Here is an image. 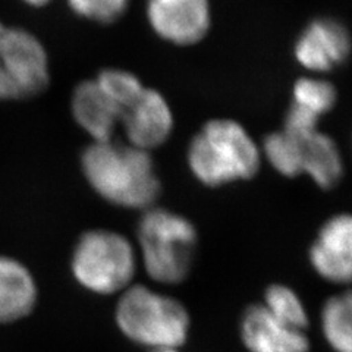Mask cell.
I'll return each mask as SVG.
<instances>
[{
    "mask_svg": "<svg viewBox=\"0 0 352 352\" xmlns=\"http://www.w3.org/2000/svg\"><path fill=\"white\" fill-rule=\"evenodd\" d=\"M188 166L197 181L216 188L247 181L260 169L261 153L248 131L234 119H212L188 146Z\"/></svg>",
    "mask_w": 352,
    "mask_h": 352,
    "instance_id": "cell-2",
    "label": "cell"
},
{
    "mask_svg": "<svg viewBox=\"0 0 352 352\" xmlns=\"http://www.w3.org/2000/svg\"><path fill=\"white\" fill-rule=\"evenodd\" d=\"M84 178L104 201L124 208H150L160 194L148 151L124 142H91L81 154Z\"/></svg>",
    "mask_w": 352,
    "mask_h": 352,
    "instance_id": "cell-1",
    "label": "cell"
},
{
    "mask_svg": "<svg viewBox=\"0 0 352 352\" xmlns=\"http://www.w3.org/2000/svg\"><path fill=\"white\" fill-rule=\"evenodd\" d=\"M352 50L348 28L335 18H316L308 24L294 46L295 59L311 72H330L346 62Z\"/></svg>",
    "mask_w": 352,
    "mask_h": 352,
    "instance_id": "cell-9",
    "label": "cell"
},
{
    "mask_svg": "<svg viewBox=\"0 0 352 352\" xmlns=\"http://www.w3.org/2000/svg\"><path fill=\"white\" fill-rule=\"evenodd\" d=\"M322 327L329 345L336 352H352V289L326 302Z\"/></svg>",
    "mask_w": 352,
    "mask_h": 352,
    "instance_id": "cell-16",
    "label": "cell"
},
{
    "mask_svg": "<svg viewBox=\"0 0 352 352\" xmlns=\"http://www.w3.org/2000/svg\"><path fill=\"white\" fill-rule=\"evenodd\" d=\"M146 14L151 30L176 46L201 41L212 25L208 0H147Z\"/></svg>",
    "mask_w": 352,
    "mask_h": 352,
    "instance_id": "cell-8",
    "label": "cell"
},
{
    "mask_svg": "<svg viewBox=\"0 0 352 352\" xmlns=\"http://www.w3.org/2000/svg\"><path fill=\"white\" fill-rule=\"evenodd\" d=\"M74 278L87 291L110 295L129 288L137 270L134 247L122 235L107 229L82 234L72 251Z\"/></svg>",
    "mask_w": 352,
    "mask_h": 352,
    "instance_id": "cell-5",
    "label": "cell"
},
{
    "mask_svg": "<svg viewBox=\"0 0 352 352\" xmlns=\"http://www.w3.org/2000/svg\"><path fill=\"white\" fill-rule=\"evenodd\" d=\"M137 235L142 264L151 279L173 285L186 278L197 248V232L188 219L150 207L140 220Z\"/></svg>",
    "mask_w": 352,
    "mask_h": 352,
    "instance_id": "cell-4",
    "label": "cell"
},
{
    "mask_svg": "<svg viewBox=\"0 0 352 352\" xmlns=\"http://www.w3.org/2000/svg\"><path fill=\"white\" fill-rule=\"evenodd\" d=\"M128 144L151 151L168 141L173 129V113L166 98L154 88L144 91L120 118Z\"/></svg>",
    "mask_w": 352,
    "mask_h": 352,
    "instance_id": "cell-10",
    "label": "cell"
},
{
    "mask_svg": "<svg viewBox=\"0 0 352 352\" xmlns=\"http://www.w3.org/2000/svg\"><path fill=\"white\" fill-rule=\"evenodd\" d=\"M338 93L332 82L316 76H304L295 82L292 103L286 113L283 129L308 132L318 129L320 119L336 104Z\"/></svg>",
    "mask_w": 352,
    "mask_h": 352,
    "instance_id": "cell-14",
    "label": "cell"
},
{
    "mask_svg": "<svg viewBox=\"0 0 352 352\" xmlns=\"http://www.w3.org/2000/svg\"><path fill=\"white\" fill-rule=\"evenodd\" d=\"M49 84V56L38 37L0 21V102L27 100Z\"/></svg>",
    "mask_w": 352,
    "mask_h": 352,
    "instance_id": "cell-7",
    "label": "cell"
},
{
    "mask_svg": "<svg viewBox=\"0 0 352 352\" xmlns=\"http://www.w3.org/2000/svg\"><path fill=\"white\" fill-rule=\"evenodd\" d=\"M94 80L109 100L118 109L120 118L146 88L135 74L119 68L103 69Z\"/></svg>",
    "mask_w": 352,
    "mask_h": 352,
    "instance_id": "cell-17",
    "label": "cell"
},
{
    "mask_svg": "<svg viewBox=\"0 0 352 352\" xmlns=\"http://www.w3.org/2000/svg\"><path fill=\"white\" fill-rule=\"evenodd\" d=\"M241 336L250 352H308L310 340L296 329L272 314L263 304L252 305L241 323Z\"/></svg>",
    "mask_w": 352,
    "mask_h": 352,
    "instance_id": "cell-12",
    "label": "cell"
},
{
    "mask_svg": "<svg viewBox=\"0 0 352 352\" xmlns=\"http://www.w3.org/2000/svg\"><path fill=\"white\" fill-rule=\"evenodd\" d=\"M21 2H24L25 5H28L31 8H41V6H46L47 3H50V0H21Z\"/></svg>",
    "mask_w": 352,
    "mask_h": 352,
    "instance_id": "cell-20",
    "label": "cell"
},
{
    "mask_svg": "<svg viewBox=\"0 0 352 352\" xmlns=\"http://www.w3.org/2000/svg\"><path fill=\"white\" fill-rule=\"evenodd\" d=\"M153 352H178L176 349H163V351H153Z\"/></svg>",
    "mask_w": 352,
    "mask_h": 352,
    "instance_id": "cell-21",
    "label": "cell"
},
{
    "mask_svg": "<svg viewBox=\"0 0 352 352\" xmlns=\"http://www.w3.org/2000/svg\"><path fill=\"white\" fill-rule=\"evenodd\" d=\"M75 15L97 24H113L129 6V0H66Z\"/></svg>",
    "mask_w": 352,
    "mask_h": 352,
    "instance_id": "cell-19",
    "label": "cell"
},
{
    "mask_svg": "<svg viewBox=\"0 0 352 352\" xmlns=\"http://www.w3.org/2000/svg\"><path fill=\"white\" fill-rule=\"evenodd\" d=\"M264 307L267 310L282 318L283 322L289 323L291 326L307 330L308 327V316L304 308L300 296L296 295L288 286L283 285H273L267 289L266 296H264Z\"/></svg>",
    "mask_w": 352,
    "mask_h": 352,
    "instance_id": "cell-18",
    "label": "cell"
},
{
    "mask_svg": "<svg viewBox=\"0 0 352 352\" xmlns=\"http://www.w3.org/2000/svg\"><path fill=\"white\" fill-rule=\"evenodd\" d=\"M116 323L137 344L154 351L178 349L188 336L190 316L176 300L134 285L120 295Z\"/></svg>",
    "mask_w": 352,
    "mask_h": 352,
    "instance_id": "cell-3",
    "label": "cell"
},
{
    "mask_svg": "<svg viewBox=\"0 0 352 352\" xmlns=\"http://www.w3.org/2000/svg\"><path fill=\"white\" fill-rule=\"evenodd\" d=\"M71 113L93 142L113 140L120 115L96 80L81 81L71 96Z\"/></svg>",
    "mask_w": 352,
    "mask_h": 352,
    "instance_id": "cell-13",
    "label": "cell"
},
{
    "mask_svg": "<svg viewBox=\"0 0 352 352\" xmlns=\"http://www.w3.org/2000/svg\"><path fill=\"white\" fill-rule=\"evenodd\" d=\"M310 261L323 279L352 283V214H336L320 228L310 248Z\"/></svg>",
    "mask_w": 352,
    "mask_h": 352,
    "instance_id": "cell-11",
    "label": "cell"
},
{
    "mask_svg": "<svg viewBox=\"0 0 352 352\" xmlns=\"http://www.w3.org/2000/svg\"><path fill=\"white\" fill-rule=\"evenodd\" d=\"M263 154L280 175H307L323 190L342 179L344 160L335 140L320 129L308 132H273L263 144Z\"/></svg>",
    "mask_w": 352,
    "mask_h": 352,
    "instance_id": "cell-6",
    "label": "cell"
},
{
    "mask_svg": "<svg viewBox=\"0 0 352 352\" xmlns=\"http://www.w3.org/2000/svg\"><path fill=\"white\" fill-rule=\"evenodd\" d=\"M37 296L36 279L25 264L0 254V323H15L30 316Z\"/></svg>",
    "mask_w": 352,
    "mask_h": 352,
    "instance_id": "cell-15",
    "label": "cell"
}]
</instances>
